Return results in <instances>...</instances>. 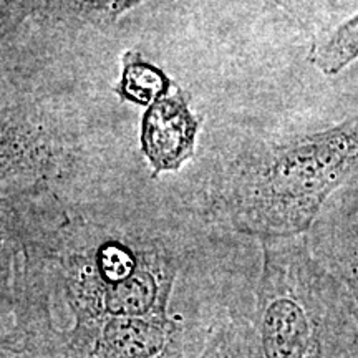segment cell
<instances>
[{"label":"cell","mask_w":358,"mask_h":358,"mask_svg":"<svg viewBox=\"0 0 358 358\" xmlns=\"http://www.w3.org/2000/svg\"><path fill=\"white\" fill-rule=\"evenodd\" d=\"M201 120L191 110V95L176 87L150 108L140 127V146L153 176L179 171L196 150Z\"/></svg>","instance_id":"277c9868"},{"label":"cell","mask_w":358,"mask_h":358,"mask_svg":"<svg viewBox=\"0 0 358 358\" xmlns=\"http://www.w3.org/2000/svg\"><path fill=\"white\" fill-rule=\"evenodd\" d=\"M176 87L166 71L145 60L141 52L128 50L122 57V77L113 92L124 103L150 108Z\"/></svg>","instance_id":"52a82bcc"},{"label":"cell","mask_w":358,"mask_h":358,"mask_svg":"<svg viewBox=\"0 0 358 358\" xmlns=\"http://www.w3.org/2000/svg\"><path fill=\"white\" fill-rule=\"evenodd\" d=\"M143 2L146 0H45L43 12L48 19L106 30ZM274 2L279 3V0Z\"/></svg>","instance_id":"ba28073f"},{"label":"cell","mask_w":358,"mask_h":358,"mask_svg":"<svg viewBox=\"0 0 358 358\" xmlns=\"http://www.w3.org/2000/svg\"><path fill=\"white\" fill-rule=\"evenodd\" d=\"M201 358H252L250 312L227 322Z\"/></svg>","instance_id":"30bf717a"},{"label":"cell","mask_w":358,"mask_h":358,"mask_svg":"<svg viewBox=\"0 0 358 358\" xmlns=\"http://www.w3.org/2000/svg\"><path fill=\"white\" fill-rule=\"evenodd\" d=\"M209 241L92 217L45 187L3 196L0 358H201L254 303L217 279Z\"/></svg>","instance_id":"6da1fadb"},{"label":"cell","mask_w":358,"mask_h":358,"mask_svg":"<svg viewBox=\"0 0 358 358\" xmlns=\"http://www.w3.org/2000/svg\"><path fill=\"white\" fill-rule=\"evenodd\" d=\"M259 244L252 358H358L350 295L313 256L307 234Z\"/></svg>","instance_id":"3957f363"},{"label":"cell","mask_w":358,"mask_h":358,"mask_svg":"<svg viewBox=\"0 0 358 358\" xmlns=\"http://www.w3.org/2000/svg\"><path fill=\"white\" fill-rule=\"evenodd\" d=\"M358 168V115L322 131L239 150L214 174L208 216L256 239L306 236Z\"/></svg>","instance_id":"7a4b0ae2"},{"label":"cell","mask_w":358,"mask_h":358,"mask_svg":"<svg viewBox=\"0 0 358 358\" xmlns=\"http://www.w3.org/2000/svg\"><path fill=\"white\" fill-rule=\"evenodd\" d=\"M358 60V13L312 47L310 62L324 75H338Z\"/></svg>","instance_id":"9c48e42d"},{"label":"cell","mask_w":358,"mask_h":358,"mask_svg":"<svg viewBox=\"0 0 358 358\" xmlns=\"http://www.w3.org/2000/svg\"><path fill=\"white\" fill-rule=\"evenodd\" d=\"M307 237L313 256L350 295L358 320V198L330 217L320 214Z\"/></svg>","instance_id":"8992f818"},{"label":"cell","mask_w":358,"mask_h":358,"mask_svg":"<svg viewBox=\"0 0 358 358\" xmlns=\"http://www.w3.org/2000/svg\"><path fill=\"white\" fill-rule=\"evenodd\" d=\"M2 113V189L20 176L43 179L57 171L62 150L37 116L6 105Z\"/></svg>","instance_id":"5b68a950"}]
</instances>
